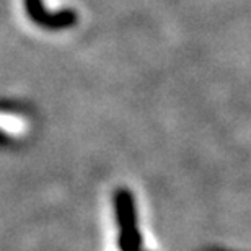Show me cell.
Masks as SVG:
<instances>
[{"mask_svg": "<svg viewBox=\"0 0 251 251\" xmlns=\"http://www.w3.org/2000/svg\"><path fill=\"white\" fill-rule=\"evenodd\" d=\"M26 7L29 12V17H31L34 22L43 25L44 28H67L70 25L75 23V15L74 12H61L57 15H49L46 10H44L41 0H26Z\"/></svg>", "mask_w": 251, "mask_h": 251, "instance_id": "cell-1", "label": "cell"}]
</instances>
